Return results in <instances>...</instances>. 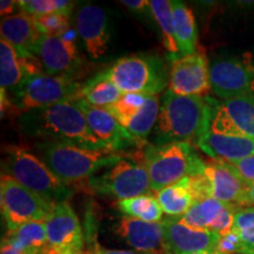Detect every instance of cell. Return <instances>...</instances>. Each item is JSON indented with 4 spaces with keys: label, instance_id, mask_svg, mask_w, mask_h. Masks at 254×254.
<instances>
[{
    "label": "cell",
    "instance_id": "6da1fadb",
    "mask_svg": "<svg viewBox=\"0 0 254 254\" xmlns=\"http://www.w3.org/2000/svg\"><path fill=\"white\" fill-rule=\"evenodd\" d=\"M21 132L40 141H57L93 151H105L91 131L86 117L73 101H65L19 116ZM114 153V152H113Z\"/></svg>",
    "mask_w": 254,
    "mask_h": 254
},
{
    "label": "cell",
    "instance_id": "7a4b0ae2",
    "mask_svg": "<svg viewBox=\"0 0 254 254\" xmlns=\"http://www.w3.org/2000/svg\"><path fill=\"white\" fill-rule=\"evenodd\" d=\"M209 105L201 95H179L165 92L154 131V145L189 142L198 145L208 132Z\"/></svg>",
    "mask_w": 254,
    "mask_h": 254
},
{
    "label": "cell",
    "instance_id": "3957f363",
    "mask_svg": "<svg viewBox=\"0 0 254 254\" xmlns=\"http://www.w3.org/2000/svg\"><path fill=\"white\" fill-rule=\"evenodd\" d=\"M36 150L52 173L67 186L88 180L97 172L109 170L125 158L113 152L87 150L57 141H38Z\"/></svg>",
    "mask_w": 254,
    "mask_h": 254
},
{
    "label": "cell",
    "instance_id": "277c9868",
    "mask_svg": "<svg viewBox=\"0 0 254 254\" xmlns=\"http://www.w3.org/2000/svg\"><path fill=\"white\" fill-rule=\"evenodd\" d=\"M144 166L150 176L152 192L158 193L186 177L201 173L205 160L189 142L147 145L142 152Z\"/></svg>",
    "mask_w": 254,
    "mask_h": 254
},
{
    "label": "cell",
    "instance_id": "5b68a950",
    "mask_svg": "<svg viewBox=\"0 0 254 254\" xmlns=\"http://www.w3.org/2000/svg\"><path fill=\"white\" fill-rule=\"evenodd\" d=\"M94 78L113 82L124 93L157 95L170 82V72L158 57L132 55L118 59Z\"/></svg>",
    "mask_w": 254,
    "mask_h": 254
},
{
    "label": "cell",
    "instance_id": "8992f818",
    "mask_svg": "<svg viewBox=\"0 0 254 254\" xmlns=\"http://www.w3.org/2000/svg\"><path fill=\"white\" fill-rule=\"evenodd\" d=\"M6 167L8 176L52 204L67 201L72 195L71 189L60 182L39 157L25 148L12 147Z\"/></svg>",
    "mask_w": 254,
    "mask_h": 254
},
{
    "label": "cell",
    "instance_id": "52a82bcc",
    "mask_svg": "<svg viewBox=\"0 0 254 254\" xmlns=\"http://www.w3.org/2000/svg\"><path fill=\"white\" fill-rule=\"evenodd\" d=\"M82 85L68 77L49 75L44 72L37 73L27 75L11 97L9 103L19 114H24L65 101L77 100Z\"/></svg>",
    "mask_w": 254,
    "mask_h": 254
},
{
    "label": "cell",
    "instance_id": "ba28073f",
    "mask_svg": "<svg viewBox=\"0 0 254 254\" xmlns=\"http://www.w3.org/2000/svg\"><path fill=\"white\" fill-rule=\"evenodd\" d=\"M190 186L194 201L213 198L225 204L245 206L247 183L226 160L205 161L202 172L190 177Z\"/></svg>",
    "mask_w": 254,
    "mask_h": 254
},
{
    "label": "cell",
    "instance_id": "9c48e42d",
    "mask_svg": "<svg viewBox=\"0 0 254 254\" xmlns=\"http://www.w3.org/2000/svg\"><path fill=\"white\" fill-rule=\"evenodd\" d=\"M1 213L7 231L32 221H45L55 204L20 185L7 173L0 182Z\"/></svg>",
    "mask_w": 254,
    "mask_h": 254
},
{
    "label": "cell",
    "instance_id": "30bf717a",
    "mask_svg": "<svg viewBox=\"0 0 254 254\" xmlns=\"http://www.w3.org/2000/svg\"><path fill=\"white\" fill-rule=\"evenodd\" d=\"M87 185L98 194L125 200L152 192L150 176L144 164L124 158L106 172L87 180Z\"/></svg>",
    "mask_w": 254,
    "mask_h": 254
},
{
    "label": "cell",
    "instance_id": "8fae6325",
    "mask_svg": "<svg viewBox=\"0 0 254 254\" xmlns=\"http://www.w3.org/2000/svg\"><path fill=\"white\" fill-rule=\"evenodd\" d=\"M209 84L224 100L254 95V64L244 56L215 59L209 64Z\"/></svg>",
    "mask_w": 254,
    "mask_h": 254
},
{
    "label": "cell",
    "instance_id": "7c38bea8",
    "mask_svg": "<svg viewBox=\"0 0 254 254\" xmlns=\"http://www.w3.org/2000/svg\"><path fill=\"white\" fill-rule=\"evenodd\" d=\"M206 98L209 105L208 132L254 138V95L222 101Z\"/></svg>",
    "mask_w": 254,
    "mask_h": 254
},
{
    "label": "cell",
    "instance_id": "4fadbf2b",
    "mask_svg": "<svg viewBox=\"0 0 254 254\" xmlns=\"http://www.w3.org/2000/svg\"><path fill=\"white\" fill-rule=\"evenodd\" d=\"M34 57L39 60L44 73L57 77L75 79L84 65V58L75 43L64 37L41 36Z\"/></svg>",
    "mask_w": 254,
    "mask_h": 254
},
{
    "label": "cell",
    "instance_id": "5bb4252c",
    "mask_svg": "<svg viewBox=\"0 0 254 254\" xmlns=\"http://www.w3.org/2000/svg\"><path fill=\"white\" fill-rule=\"evenodd\" d=\"M74 103L84 112L91 131L106 151L119 153L129 147H145V142L134 138L106 109L95 107L82 99Z\"/></svg>",
    "mask_w": 254,
    "mask_h": 254
},
{
    "label": "cell",
    "instance_id": "9a60e30c",
    "mask_svg": "<svg viewBox=\"0 0 254 254\" xmlns=\"http://www.w3.org/2000/svg\"><path fill=\"white\" fill-rule=\"evenodd\" d=\"M47 240L57 254L81 253L84 233L80 221L67 201L55 205L45 220Z\"/></svg>",
    "mask_w": 254,
    "mask_h": 254
},
{
    "label": "cell",
    "instance_id": "2e32d148",
    "mask_svg": "<svg viewBox=\"0 0 254 254\" xmlns=\"http://www.w3.org/2000/svg\"><path fill=\"white\" fill-rule=\"evenodd\" d=\"M171 92L179 95H201L211 91L209 63L202 52L172 60L170 69Z\"/></svg>",
    "mask_w": 254,
    "mask_h": 254
},
{
    "label": "cell",
    "instance_id": "e0dca14e",
    "mask_svg": "<svg viewBox=\"0 0 254 254\" xmlns=\"http://www.w3.org/2000/svg\"><path fill=\"white\" fill-rule=\"evenodd\" d=\"M164 224V250L173 254L213 253L218 251L221 236L209 230L193 228L179 219L168 218Z\"/></svg>",
    "mask_w": 254,
    "mask_h": 254
},
{
    "label": "cell",
    "instance_id": "ac0fdd59",
    "mask_svg": "<svg viewBox=\"0 0 254 254\" xmlns=\"http://www.w3.org/2000/svg\"><path fill=\"white\" fill-rule=\"evenodd\" d=\"M75 26L92 58L103 57L109 50L111 31L109 15L100 6L86 4L79 8Z\"/></svg>",
    "mask_w": 254,
    "mask_h": 254
},
{
    "label": "cell",
    "instance_id": "d6986e66",
    "mask_svg": "<svg viewBox=\"0 0 254 254\" xmlns=\"http://www.w3.org/2000/svg\"><path fill=\"white\" fill-rule=\"evenodd\" d=\"M116 232L127 245L139 253L155 254L164 249L163 221L147 222L124 217L117 225Z\"/></svg>",
    "mask_w": 254,
    "mask_h": 254
},
{
    "label": "cell",
    "instance_id": "ffe728a7",
    "mask_svg": "<svg viewBox=\"0 0 254 254\" xmlns=\"http://www.w3.org/2000/svg\"><path fill=\"white\" fill-rule=\"evenodd\" d=\"M0 34L1 40L8 43L23 58H34L37 44L43 36L34 17L24 12L2 19Z\"/></svg>",
    "mask_w": 254,
    "mask_h": 254
},
{
    "label": "cell",
    "instance_id": "44dd1931",
    "mask_svg": "<svg viewBox=\"0 0 254 254\" xmlns=\"http://www.w3.org/2000/svg\"><path fill=\"white\" fill-rule=\"evenodd\" d=\"M196 146L212 159L226 161L243 160L254 155V138L244 135L207 132Z\"/></svg>",
    "mask_w": 254,
    "mask_h": 254
},
{
    "label": "cell",
    "instance_id": "7402d4cb",
    "mask_svg": "<svg viewBox=\"0 0 254 254\" xmlns=\"http://www.w3.org/2000/svg\"><path fill=\"white\" fill-rule=\"evenodd\" d=\"M1 243L28 254H57L47 240L45 221H32L7 231Z\"/></svg>",
    "mask_w": 254,
    "mask_h": 254
},
{
    "label": "cell",
    "instance_id": "603a6c76",
    "mask_svg": "<svg viewBox=\"0 0 254 254\" xmlns=\"http://www.w3.org/2000/svg\"><path fill=\"white\" fill-rule=\"evenodd\" d=\"M28 75L23 57L18 55L13 47L0 41V84L1 99H7V93L13 95ZM8 100V99H7Z\"/></svg>",
    "mask_w": 254,
    "mask_h": 254
},
{
    "label": "cell",
    "instance_id": "cb8c5ba5",
    "mask_svg": "<svg viewBox=\"0 0 254 254\" xmlns=\"http://www.w3.org/2000/svg\"><path fill=\"white\" fill-rule=\"evenodd\" d=\"M172 2V11L174 19V30H176V40L179 49V56L185 57L196 52L198 43V27L192 9L179 0Z\"/></svg>",
    "mask_w": 254,
    "mask_h": 254
},
{
    "label": "cell",
    "instance_id": "d4e9b609",
    "mask_svg": "<svg viewBox=\"0 0 254 254\" xmlns=\"http://www.w3.org/2000/svg\"><path fill=\"white\" fill-rule=\"evenodd\" d=\"M157 199L164 213L170 218L179 219L194 204V196L190 186V177L159 190Z\"/></svg>",
    "mask_w": 254,
    "mask_h": 254
},
{
    "label": "cell",
    "instance_id": "484cf974",
    "mask_svg": "<svg viewBox=\"0 0 254 254\" xmlns=\"http://www.w3.org/2000/svg\"><path fill=\"white\" fill-rule=\"evenodd\" d=\"M160 105L157 95H148L144 106L135 114L123 124V126L128 131L134 138L141 142L147 141V136L153 129L158 122Z\"/></svg>",
    "mask_w": 254,
    "mask_h": 254
},
{
    "label": "cell",
    "instance_id": "4316f807",
    "mask_svg": "<svg viewBox=\"0 0 254 254\" xmlns=\"http://www.w3.org/2000/svg\"><path fill=\"white\" fill-rule=\"evenodd\" d=\"M117 208L126 217L139 219L147 222L163 221V208L159 204L157 196L151 194L139 195L134 198L117 201Z\"/></svg>",
    "mask_w": 254,
    "mask_h": 254
},
{
    "label": "cell",
    "instance_id": "83f0119b",
    "mask_svg": "<svg viewBox=\"0 0 254 254\" xmlns=\"http://www.w3.org/2000/svg\"><path fill=\"white\" fill-rule=\"evenodd\" d=\"M123 94L124 92L120 91L113 82L93 77L82 85L78 99L87 101L95 107L107 109L116 104Z\"/></svg>",
    "mask_w": 254,
    "mask_h": 254
},
{
    "label": "cell",
    "instance_id": "f1b7e54d",
    "mask_svg": "<svg viewBox=\"0 0 254 254\" xmlns=\"http://www.w3.org/2000/svg\"><path fill=\"white\" fill-rule=\"evenodd\" d=\"M226 205L225 202L213 198L196 200L186 212V214L179 218V220L190 227L209 230V227L219 217V214L224 211Z\"/></svg>",
    "mask_w": 254,
    "mask_h": 254
},
{
    "label": "cell",
    "instance_id": "f546056e",
    "mask_svg": "<svg viewBox=\"0 0 254 254\" xmlns=\"http://www.w3.org/2000/svg\"><path fill=\"white\" fill-rule=\"evenodd\" d=\"M150 9L151 14L160 27L165 49L174 56V58H177L179 56V49L176 40L172 2L168 0H151Z\"/></svg>",
    "mask_w": 254,
    "mask_h": 254
},
{
    "label": "cell",
    "instance_id": "4dcf8cb0",
    "mask_svg": "<svg viewBox=\"0 0 254 254\" xmlns=\"http://www.w3.org/2000/svg\"><path fill=\"white\" fill-rule=\"evenodd\" d=\"M232 232L239 238L240 254H254V207L238 209Z\"/></svg>",
    "mask_w": 254,
    "mask_h": 254
},
{
    "label": "cell",
    "instance_id": "1f68e13d",
    "mask_svg": "<svg viewBox=\"0 0 254 254\" xmlns=\"http://www.w3.org/2000/svg\"><path fill=\"white\" fill-rule=\"evenodd\" d=\"M18 6L24 13L37 18L55 13L71 15L74 2L68 0H20Z\"/></svg>",
    "mask_w": 254,
    "mask_h": 254
},
{
    "label": "cell",
    "instance_id": "d6a6232c",
    "mask_svg": "<svg viewBox=\"0 0 254 254\" xmlns=\"http://www.w3.org/2000/svg\"><path fill=\"white\" fill-rule=\"evenodd\" d=\"M69 17L71 15L55 13L34 19L41 34L49 37H64L69 30Z\"/></svg>",
    "mask_w": 254,
    "mask_h": 254
},
{
    "label": "cell",
    "instance_id": "836d02e7",
    "mask_svg": "<svg viewBox=\"0 0 254 254\" xmlns=\"http://www.w3.org/2000/svg\"><path fill=\"white\" fill-rule=\"evenodd\" d=\"M239 208L240 206L227 204L226 207L224 208V211L219 214V217L215 219L212 226L209 227V231L214 232V233L219 234V236H225V234L230 233L232 228H233L234 217H236L237 211Z\"/></svg>",
    "mask_w": 254,
    "mask_h": 254
},
{
    "label": "cell",
    "instance_id": "e575fe53",
    "mask_svg": "<svg viewBox=\"0 0 254 254\" xmlns=\"http://www.w3.org/2000/svg\"><path fill=\"white\" fill-rule=\"evenodd\" d=\"M227 163L247 184L254 183V155L243 159V160L227 161Z\"/></svg>",
    "mask_w": 254,
    "mask_h": 254
},
{
    "label": "cell",
    "instance_id": "d590c367",
    "mask_svg": "<svg viewBox=\"0 0 254 254\" xmlns=\"http://www.w3.org/2000/svg\"><path fill=\"white\" fill-rule=\"evenodd\" d=\"M219 252L224 254H240V241L234 232L221 236L218 246Z\"/></svg>",
    "mask_w": 254,
    "mask_h": 254
},
{
    "label": "cell",
    "instance_id": "8d00e7d4",
    "mask_svg": "<svg viewBox=\"0 0 254 254\" xmlns=\"http://www.w3.org/2000/svg\"><path fill=\"white\" fill-rule=\"evenodd\" d=\"M120 2L134 12H144L146 8H150V1L147 0H122Z\"/></svg>",
    "mask_w": 254,
    "mask_h": 254
},
{
    "label": "cell",
    "instance_id": "74e56055",
    "mask_svg": "<svg viewBox=\"0 0 254 254\" xmlns=\"http://www.w3.org/2000/svg\"><path fill=\"white\" fill-rule=\"evenodd\" d=\"M19 7L18 1L14 0H1L0 2V14L1 17H11L14 15V9Z\"/></svg>",
    "mask_w": 254,
    "mask_h": 254
},
{
    "label": "cell",
    "instance_id": "f35d334b",
    "mask_svg": "<svg viewBox=\"0 0 254 254\" xmlns=\"http://www.w3.org/2000/svg\"><path fill=\"white\" fill-rule=\"evenodd\" d=\"M93 254H145L139 252H133V251H116V250H106L103 247L97 246L94 251H92Z\"/></svg>",
    "mask_w": 254,
    "mask_h": 254
},
{
    "label": "cell",
    "instance_id": "ab89813d",
    "mask_svg": "<svg viewBox=\"0 0 254 254\" xmlns=\"http://www.w3.org/2000/svg\"><path fill=\"white\" fill-rule=\"evenodd\" d=\"M245 205H254V183L247 184L246 194H245Z\"/></svg>",
    "mask_w": 254,
    "mask_h": 254
},
{
    "label": "cell",
    "instance_id": "60d3db41",
    "mask_svg": "<svg viewBox=\"0 0 254 254\" xmlns=\"http://www.w3.org/2000/svg\"><path fill=\"white\" fill-rule=\"evenodd\" d=\"M0 254H28L25 252H20V251L14 250L13 247L6 245V244L1 243V251H0Z\"/></svg>",
    "mask_w": 254,
    "mask_h": 254
},
{
    "label": "cell",
    "instance_id": "b9f144b4",
    "mask_svg": "<svg viewBox=\"0 0 254 254\" xmlns=\"http://www.w3.org/2000/svg\"><path fill=\"white\" fill-rule=\"evenodd\" d=\"M163 254H173V253L164 252ZM192 254H224V253H221V252H219V251H217V252H213V253H192Z\"/></svg>",
    "mask_w": 254,
    "mask_h": 254
},
{
    "label": "cell",
    "instance_id": "7bdbcfd3",
    "mask_svg": "<svg viewBox=\"0 0 254 254\" xmlns=\"http://www.w3.org/2000/svg\"><path fill=\"white\" fill-rule=\"evenodd\" d=\"M75 254H87V252H81V253H75Z\"/></svg>",
    "mask_w": 254,
    "mask_h": 254
},
{
    "label": "cell",
    "instance_id": "ee69618b",
    "mask_svg": "<svg viewBox=\"0 0 254 254\" xmlns=\"http://www.w3.org/2000/svg\"><path fill=\"white\" fill-rule=\"evenodd\" d=\"M87 254H93L92 252H87Z\"/></svg>",
    "mask_w": 254,
    "mask_h": 254
}]
</instances>
